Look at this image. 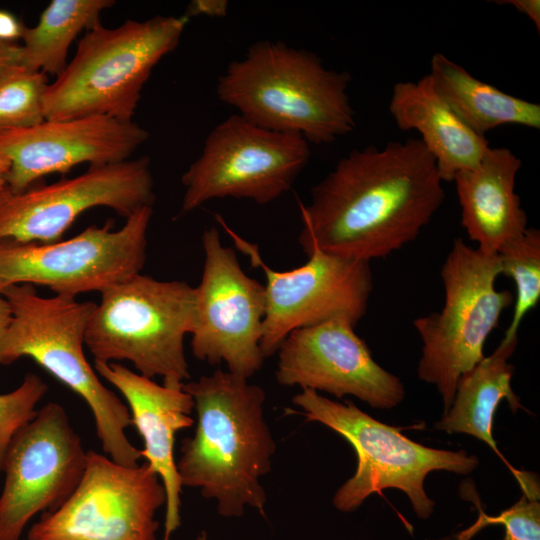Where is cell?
I'll list each match as a JSON object with an SVG mask.
<instances>
[{
  "mask_svg": "<svg viewBox=\"0 0 540 540\" xmlns=\"http://www.w3.org/2000/svg\"><path fill=\"white\" fill-rule=\"evenodd\" d=\"M445 193L435 159L419 138L353 149L299 204V244L370 262L415 240Z\"/></svg>",
  "mask_w": 540,
  "mask_h": 540,
  "instance_id": "cell-1",
  "label": "cell"
},
{
  "mask_svg": "<svg viewBox=\"0 0 540 540\" xmlns=\"http://www.w3.org/2000/svg\"><path fill=\"white\" fill-rule=\"evenodd\" d=\"M182 388L197 412L195 433L182 441L177 462L182 485L216 499L222 516H241L245 506L264 515L260 478L276 450L264 418V390L220 369Z\"/></svg>",
  "mask_w": 540,
  "mask_h": 540,
  "instance_id": "cell-2",
  "label": "cell"
},
{
  "mask_svg": "<svg viewBox=\"0 0 540 540\" xmlns=\"http://www.w3.org/2000/svg\"><path fill=\"white\" fill-rule=\"evenodd\" d=\"M351 75L324 66L313 52L280 41L253 43L219 76V100L261 128L328 144L356 126Z\"/></svg>",
  "mask_w": 540,
  "mask_h": 540,
  "instance_id": "cell-3",
  "label": "cell"
},
{
  "mask_svg": "<svg viewBox=\"0 0 540 540\" xmlns=\"http://www.w3.org/2000/svg\"><path fill=\"white\" fill-rule=\"evenodd\" d=\"M0 294L12 313L0 343V364L33 359L86 402L106 455L125 466L138 465L140 450L126 436L132 425L129 409L100 381L84 354L85 331L96 303L65 295L43 297L30 284L12 285Z\"/></svg>",
  "mask_w": 540,
  "mask_h": 540,
  "instance_id": "cell-4",
  "label": "cell"
},
{
  "mask_svg": "<svg viewBox=\"0 0 540 540\" xmlns=\"http://www.w3.org/2000/svg\"><path fill=\"white\" fill-rule=\"evenodd\" d=\"M186 15L128 19L114 28L87 30L74 57L48 84L45 120L106 116L132 121L156 64L179 44Z\"/></svg>",
  "mask_w": 540,
  "mask_h": 540,
  "instance_id": "cell-5",
  "label": "cell"
},
{
  "mask_svg": "<svg viewBox=\"0 0 540 540\" xmlns=\"http://www.w3.org/2000/svg\"><path fill=\"white\" fill-rule=\"evenodd\" d=\"M195 316V287L136 274L101 293L87 323L84 343L94 361H129L167 387L190 378L184 338Z\"/></svg>",
  "mask_w": 540,
  "mask_h": 540,
  "instance_id": "cell-6",
  "label": "cell"
},
{
  "mask_svg": "<svg viewBox=\"0 0 540 540\" xmlns=\"http://www.w3.org/2000/svg\"><path fill=\"white\" fill-rule=\"evenodd\" d=\"M293 403L306 421L319 422L342 435L357 455L355 474L335 493L333 505L352 512L373 493L396 488L409 498L420 519H428L434 501L424 489L426 476L435 470L460 475L471 473L479 463L464 450L435 449L403 435L399 428L387 425L360 410L352 401L330 400L311 389H302Z\"/></svg>",
  "mask_w": 540,
  "mask_h": 540,
  "instance_id": "cell-7",
  "label": "cell"
},
{
  "mask_svg": "<svg viewBox=\"0 0 540 540\" xmlns=\"http://www.w3.org/2000/svg\"><path fill=\"white\" fill-rule=\"evenodd\" d=\"M444 305L414 320L422 341L418 377L436 386L444 413L450 408L459 379L485 356L484 344L512 304L511 292L498 290V254L467 245L461 238L441 267Z\"/></svg>",
  "mask_w": 540,
  "mask_h": 540,
  "instance_id": "cell-8",
  "label": "cell"
},
{
  "mask_svg": "<svg viewBox=\"0 0 540 540\" xmlns=\"http://www.w3.org/2000/svg\"><path fill=\"white\" fill-rule=\"evenodd\" d=\"M153 210L143 207L113 230L108 220L51 243L0 241V293L17 284L40 285L56 295L104 292L139 274L146 260Z\"/></svg>",
  "mask_w": 540,
  "mask_h": 540,
  "instance_id": "cell-9",
  "label": "cell"
},
{
  "mask_svg": "<svg viewBox=\"0 0 540 540\" xmlns=\"http://www.w3.org/2000/svg\"><path fill=\"white\" fill-rule=\"evenodd\" d=\"M309 159V143L302 136L231 115L209 132L201 154L182 175L180 214L226 197L270 203L291 189Z\"/></svg>",
  "mask_w": 540,
  "mask_h": 540,
  "instance_id": "cell-10",
  "label": "cell"
},
{
  "mask_svg": "<svg viewBox=\"0 0 540 540\" xmlns=\"http://www.w3.org/2000/svg\"><path fill=\"white\" fill-rule=\"evenodd\" d=\"M216 220L252 266L265 274L266 313L260 342L264 358L274 355L296 329L337 319L355 327L365 315L373 289L370 262L313 248L304 265L277 271L263 261L256 244L234 232L221 215Z\"/></svg>",
  "mask_w": 540,
  "mask_h": 540,
  "instance_id": "cell-11",
  "label": "cell"
},
{
  "mask_svg": "<svg viewBox=\"0 0 540 540\" xmlns=\"http://www.w3.org/2000/svg\"><path fill=\"white\" fill-rule=\"evenodd\" d=\"M166 503L157 474L146 463L125 466L87 452L72 494L32 525L28 540H156L155 513Z\"/></svg>",
  "mask_w": 540,
  "mask_h": 540,
  "instance_id": "cell-12",
  "label": "cell"
},
{
  "mask_svg": "<svg viewBox=\"0 0 540 540\" xmlns=\"http://www.w3.org/2000/svg\"><path fill=\"white\" fill-rule=\"evenodd\" d=\"M204 264L195 287L192 353L211 365L249 378L261 369L260 348L266 313L265 287L242 269L235 251L224 246L217 228L202 235Z\"/></svg>",
  "mask_w": 540,
  "mask_h": 540,
  "instance_id": "cell-13",
  "label": "cell"
},
{
  "mask_svg": "<svg viewBox=\"0 0 540 540\" xmlns=\"http://www.w3.org/2000/svg\"><path fill=\"white\" fill-rule=\"evenodd\" d=\"M154 181L147 156L90 166L73 178L14 193L0 189V241H59L84 212L107 207L128 218L153 205Z\"/></svg>",
  "mask_w": 540,
  "mask_h": 540,
  "instance_id": "cell-14",
  "label": "cell"
},
{
  "mask_svg": "<svg viewBox=\"0 0 540 540\" xmlns=\"http://www.w3.org/2000/svg\"><path fill=\"white\" fill-rule=\"evenodd\" d=\"M87 452L64 408L50 402L12 439L0 494V540H20L37 513L59 507L84 473Z\"/></svg>",
  "mask_w": 540,
  "mask_h": 540,
  "instance_id": "cell-15",
  "label": "cell"
},
{
  "mask_svg": "<svg viewBox=\"0 0 540 540\" xmlns=\"http://www.w3.org/2000/svg\"><path fill=\"white\" fill-rule=\"evenodd\" d=\"M354 329L337 319L292 331L276 352L277 382L339 399L352 395L373 408L396 407L405 396L401 380L373 359Z\"/></svg>",
  "mask_w": 540,
  "mask_h": 540,
  "instance_id": "cell-16",
  "label": "cell"
},
{
  "mask_svg": "<svg viewBox=\"0 0 540 540\" xmlns=\"http://www.w3.org/2000/svg\"><path fill=\"white\" fill-rule=\"evenodd\" d=\"M148 138L149 132L139 124L106 116L2 129L0 155L10 162L6 187L19 193L44 176L67 173L83 163L103 166L126 161Z\"/></svg>",
  "mask_w": 540,
  "mask_h": 540,
  "instance_id": "cell-17",
  "label": "cell"
},
{
  "mask_svg": "<svg viewBox=\"0 0 540 540\" xmlns=\"http://www.w3.org/2000/svg\"><path fill=\"white\" fill-rule=\"evenodd\" d=\"M98 375L124 396L131 423L143 439L141 457L159 477L166 493L163 540L180 526L182 482L174 458L175 436L193 425L194 401L182 387L160 385L120 363L94 361Z\"/></svg>",
  "mask_w": 540,
  "mask_h": 540,
  "instance_id": "cell-18",
  "label": "cell"
},
{
  "mask_svg": "<svg viewBox=\"0 0 540 540\" xmlns=\"http://www.w3.org/2000/svg\"><path fill=\"white\" fill-rule=\"evenodd\" d=\"M521 159L506 147H489L475 168L453 179L461 224L481 251L498 254L526 232L527 215L515 192Z\"/></svg>",
  "mask_w": 540,
  "mask_h": 540,
  "instance_id": "cell-19",
  "label": "cell"
},
{
  "mask_svg": "<svg viewBox=\"0 0 540 540\" xmlns=\"http://www.w3.org/2000/svg\"><path fill=\"white\" fill-rule=\"evenodd\" d=\"M389 112L401 130H416L435 159L442 182L475 168L490 147L485 136L467 127L435 91L429 75L393 86Z\"/></svg>",
  "mask_w": 540,
  "mask_h": 540,
  "instance_id": "cell-20",
  "label": "cell"
},
{
  "mask_svg": "<svg viewBox=\"0 0 540 540\" xmlns=\"http://www.w3.org/2000/svg\"><path fill=\"white\" fill-rule=\"evenodd\" d=\"M518 343V335L504 336L497 348L484 357L458 381L453 402L435 425L447 433H464L485 442L506 463L513 475L514 469L499 451L493 438V419L502 400H506L515 414L522 408L519 397L511 386L513 365L508 362Z\"/></svg>",
  "mask_w": 540,
  "mask_h": 540,
  "instance_id": "cell-21",
  "label": "cell"
},
{
  "mask_svg": "<svg viewBox=\"0 0 540 540\" xmlns=\"http://www.w3.org/2000/svg\"><path fill=\"white\" fill-rule=\"evenodd\" d=\"M428 74L437 94L472 131L485 133L507 124L540 128V105L507 94L472 76L441 53L431 58Z\"/></svg>",
  "mask_w": 540,
  "mask_h": 540,
  "instance_id": "cell-22",
  "label": "cell"
},
{
  "mask_svg": "<svg viewBox=\"0 0 540 540\" xmlns=\"http://www.w3.org/2000/svg\"><path fill=\"white\" fill-rule=\"evenodd\" d=\"M112 0H52L38 23L22 36L20 65L57 77L67 65L68 50L77 36L100 23Z\"/></svg>",
  "mask_w": 540,
  "mask_h": 540,
  "instance_id": "cell-23",
  "label": "cell"
},
{
  "mask_svg": "<svg viewBox=\"0 0 540 540\" xmlns=\"http://www.w3.org/2000/svg\"><path fill=\"white\" fill-rule=\"evenodd\" d=\"M501 275L511 278L515 285L512 320L504 336L518 335L526 316L540 300V231L527 228L521 238L498 253Z\"/></svg>",
  "mask_w": 540,
  "mask_h": 540,
  "instance_id": "cell-24",
  "label": "cell"
},
{
  "mask_svg": "<svg viewBox=\"0 0 540 540\" xmlns=\"http://www.w3.org/2000/svg\"><path fill=\"white\" fill-rule=\"evenodd\" d=\"M48 77L15 66L0 75V130L39 124L44 117Z\"/></svg>",
  "mask_w": 540,
  "mask_h": 540,
  "instance_id": "cell-25",
  "label": "cell"
},
{
  "mask_svg": "<svg viewBox=\"0 0 540 540\" xmlns=\"http://www.w3.org/2000/svg\"><path fill=\"white\" fill-rule=\"evenodd\" d=\"M534 477L532 473L518 471L515 478L521 487L522 496L497 516L487 515L479 501L473 500L479 516L474 524L459 532L455 540H471L480 530L496 524L505 528L503 540H540L539 486Z\"/></svg>",
  "mask_w": 540,
  "mask_h": 540,
  "instance_id": "cell-26",
  "label": "cell"
},
{
  "mask_svg": "<svg viewBox=\"0 0 540 540\" xmlns=\"http://www.w3.org/2000/svg\"><path fill=\"white\" fill-rule=\"evenodd\" d=\"M47 389L41 377L28 373L16 389L0 394V473L12 439L33 419Z\"/></svg>",
  "mask_w": 540,
  "mask_h": 540,
  "instance_id": "cell-27",
  "label": "cell"
},
{
  "mask_svg": "<svg viewBox=\"0 0 540 540\" xmlns=\"http://www.w3.org/2000/svg\"><path fill=\"white\" fill-rule=\"evenodd\" d=\"M26 26L12 13L0 10V42L22 39Z\"/></svg>",
  "mask_w": 540,
  "mask_h": 540,
  "instance_id": "cell-28",
  "label": "cell"
},
{
  "mask_svg": "<svg viewBox=\"0 0 540 540\" xmlns=\"http://www.w3.org/2000/svg\"><path fill=\"white\" fill-rule=\"evenodd\" d=\"M21 45L17 42H0V75L20 65Z\"/></svg>",
  "mask_w": 540,
  "mask_h": 540,
  "instance_id": "cell-29",
  "label": "cell"
},
{
  "mask_svg": "<svg viewBox=\"0 0 540 540\" xmlns=\"http://www.w3.org/2000/svg\"><path fill=\"white\" fill-rule=\"evenodd\" d=\"M505 5H511L518 12L526 15L535 25L537 31L540 30V1L539 0H502L495 1Z\"/></svg>",
  "mask_w": 540,
  "mask_h": 540,
  "instance_id": "cell-30",
  "label": "cell"
},
{
  "mask_svg": "<svg viewBox=\"0 0 540 540\" xmlns=\"http://www.w3.org/2000/svg\"><path fill=\"white\" fill-rule=\"evenodd\" d=\"M226 1H194L189 7L187 17L190 15L204 14L208 16H223L226 13Z\"/></svg>",
  "mask_w": 540,
  "mask_h": 540,
  "instance_id": "cell-31",
  "label": "cell"
},
{
  "mask_svg": "<svg viewBox=\"0 0 540 540\" xmlns=\"http://www.w3.org/2000/svg\"><path fill=\"white\" fill-rule=\"evenodd\" d=\"M12 318L11 308L5 297L0 294V343L10 325Z\"/></svg>",
  "mask_w": 540,
  "mask_h": 540,
  "instance_id": "cell-32",
  "label": "cell"
},
{
  "mask_svg": "<svg viewBox=\"0 0 540 540\" xmlns=\"http://www.w3.org/2000/svg\"><path fill=\"white\" fill-rule=\"evenodd\" d=\"M10 168L8 159L0 155V189L6 187V175Z\"/></svg>",
  "mask_w": 540,
  "mask_h": 540,
  "instance_id": "cell-33",
  "label": "cell"
},
{
  "mask_svg": "<svg viewBox=\"0 0 540 540\" xmlns=\"http://www.w3.org/2000/svg\"><path fill=\"white\" fill-rule=\"evenodd\" d=\"M196 540H209L206 532L202 531L196 538Z\"/></svg>",
  "mask_w": 540,
  "mask_h": 540,
  "instance_id": "cell-34",
  "label": "cell"
}]
</instances>
